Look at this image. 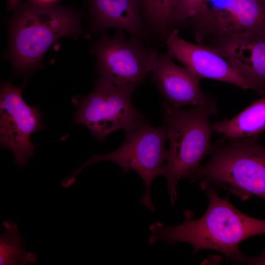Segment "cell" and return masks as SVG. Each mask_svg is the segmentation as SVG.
Listing matches in <instances>:
<instances>
[{"label":"cell","instance_id":"obj_1","mask_svg":"<svg viewBox=\"0 0 265 265\" xmlns=\"http://www.w3.org/2000/svg\"><path fill=\"white\" fill-rule=\"evenodd\" d=\"M200 187L209 199V205L200 218L193 219L192 212H184L182 223L174 226L159 222L149 228L152 236L150 244L164 241L167 245L185 242L193 247V254L205 249L221 252L235 262L242 254L238 246L245 239L265 235V220L251 217L234 207L228 197L220 198L215 189L204 181Z\"/></svg>","mask_w":265,"mask_h":265},{"label":"cell","instance_id":"obj_2","mask_svg":"<svg viewBox=\"0 0 265 265\" xmlns=\"http://www.w3.org/2000/svg\"><path fill=\"white\" fill-rule=\"evenodd\" d=\"M14 7L4 56L17 75L26 76L41 68L45 53L58 39L86 37L82 14L72 8L33 1Z\"/></svg>","mask_w":265,"mask_h":265},{"label":"cell","instance_id":"obj_3","mask_svg":"<svg viewBox=\"0 0 265 265\" xmlns=\"http://www.w3.org/2000/svg\"><path fill=\"white\" fill-rule=\"evenodd\" d=\"M161 107L169 147L161 175L166 180L170 203L173 205L177 198L178 181L189 178L205 157L211 153V138L215 132L209 119L217 114L218 110L215 99L188 109L174 108L164 101Z\"/></svg>","mask_w":265,"mask_h":265},{"label":"cell","instance_id":"obj_4","mask_svg":"<svg viewBox=\"0 0 265 265\" xmlns=\"http://www.w3.org/2000/svg\"><path fill=\"white\" fill-rule=\"evenodd\" d=\"M259 136L223 137L212 145L211 158L189 177L204 181L248 200L256 195L265 201V148Z\"/></svg>","mask_w":265,"mask_h":265},{"label":"cell","instance_id":"obj_5","mask_svg":"<svg viewBox=\"0 0 265 265\" xmlns=\"http://www.w3.org/2000/svg\"><path fill=\"white\" fill-rule=\"evenodd\" d=\"M123 143L115 150L105 154L93 155L85 163L63 179L62 186L68 188L73 185L77 175L86 166L101 161L116 163L126 174L132 169L138 174L143 181L145 192L139 200L145 207L154 212L155 207L150 194V186L154 179L161 175L166 161L168 150L165 147L167 139L163 126H152L143 119L126 130Z\"/></svg>","mask_w":265,"mask_h":265},{"label":"cell","instance_id":"obj_6","mask_svg":"<svg viewBox=\"0 0 265 265\" xmlns=\"http://www.w3.org/2000/svg\"><path fill=\"white\" fill-rule=\"evenodd\" d=\"M135 89L117 86L99 77L90 93L72 98L77 107L73 124L86 126L99 143L116 130H127L146 117L132 103V96Z\"/></svg>","mask_w":265,"mask_h":265},{"label":"cell","instance_id":"obj_7","mask_svg":"<svg viewBox=\"0 0 265 265\" xmlns=\"http://www.w3.org/2000/svg\"><path fill=\"white\" fill-rule=\"evenodd\" d=\"M89 49L96 57L95 70L100 77L117 86L135 89L145 84L156 51L134 36L127 37L122 30L113 36L101 34Z\"/></svg>","mask_w":265,"mask_h":265},{"label":"cell","instance_id":"obj_8","mask_svg":"<svg viewBox=\"0 0 265 265\" xmlns=\"http://www.w3.org/2000/svg\"><path fill=\"white\" fill-rule=\"evenodd\" d=\"M29 76L19 87L8 80L3 83L0 93L1 147L12 151L15 164L21 167L26 166L28 159L34 157L33 150L36 145L30 141V135L46 128L38 106H29L22 97Z\"/></svg>","mask_w":265,"mask_h":265},{"label":"cell","instance_id":"obj_9","mask_svg":"<svg viewBox=\"0 0 265 265\" xmlns=\"http://www.w3.org/2000/svg\"><path fill=\"white\" fill-rule=\"evenodd\" d=\"M185 26L199 44L240 33H265V0H226L220 6L207 3Z\"/></svg>","mask_w":265,"mask_h":265},{"label":"cell","instance_id":"obj_10","mask_svg":"<svg viewBox=\"0 0 265 265\" xmlns=\"http://www.w3.org/2000/svg\"><path fill=\"white\" fill-rule=\"evenodd\" d=\"M167 53L190 71L199 80L210 79L231 83L244 89L252 84L238 73L231 63L210 47L195 44L181 38L172 30L165 42Z\"/></svg>","mask_w":265,"mask_h":265},{"label":"cell","instance_id":"obj_11","mask_svg":"<svg viewBox=\"0 0 265 265\" xmlns=\"http://www.w3.org/2000/svg\"><path fill=\"white\" fill-rule=\"evenodd\" d=\"M206 45L228 60L259 95L265 94V33L244 32L217 38Z\"/></svg>","mask_w":265,"mask_h":265},{"label":"cell","instance_id":"obj_12","mask_svg":"<svg viewBox=\"0 0 265 265\" xmlns=\"http://www.w3.org/2000/svg\"><path fill=\"white\" fill-rule=\"evenodd\" d=\"M166 53L156 50L153 59L151 80L164 101L175 108L188 105L200 106L215 99L201 90L199 79L188 69L174 64Z\"/></svg>","mask_w":265,"mask_h":265},{"label":"cell","instance_id":"obj_13","mask_svg":"<svg viewBox=\"0 0 265 265\" xmlns=\"http://www.w3.org/2000/svg\"><path fill=\"white\" fill-rule=\"evenodd\" d=\"M88 11L94 32L102 34L115 28L142 42L149 36L136 0H88Z\"/></svg>","mask_w":265,"mask_h":265},{"label":"cell","instance_id":"obj_14","mask_svg":"<svg viewBox=\"0 0 265 265\" xmlns=\"http://www.w3.org/2000/svg\"><path fill=\"white\" fill-rule=\"evenodd\" d=\"M214 132L229 138L259 136L265 131V94L231 119L211 125Z\"/></svg>","mask_w":265,"mask_h":265},{"label":"cell","instance_id":"obj_15","mask_svg":"<svg viewBox=\"0 0 265 265\" xmlns=\"http://www.w3.org/2000/svg\"><path fill=\"white\" fill-rule=\"evenodd\" d=\"M149 36L165 42L170 32V23L178 0H136Z\"/></svg>","mask_w":265,"mask_h":265},{"label":"cell","instance_id":"obj_16","mask_svg":"<svg viewBox=\"0 0 265 265\" xmlns=\"http://www.w3.org/2000/svg\"><path fill=\"white\" fill-rule=\"evenodd\" d=\"M5 230L0 236V265H19L35 264L37 256L25 250L24 240L12 220L4 221Z\"/></svg>","mask_w":265,"mask_h":265},{"label":"cell","instance_id":"obj_17","mask_svg":"<svg viewBox=\"0 0 265 265\" xmlns=\"http://www.w3.org/2000/svg\"><path fill=\"white\" fill-rule=\"evenodd\" d=\"M208 0H178L170 23L171 31L185 26L187 21L207 3Z\"/></svg>","mask_w":265,"mask_h":265},{"label":"cell","instance_id":"obj_18","mask_svg":"<svg viewBox=\"0 0 265 265\" xmlns=\"http://www.w3.org/2000/svg\"><path fill=\"white\" fill-rule=\"evenodd\" d=\"M235 263L248 265H265V250L259 255L246 257L241 254Z\"/></svg>","mask_w":265,"mask_h":265},{"label":"cell","instance_id":"obj_19","mask_svg":"<svg viewBox=\"0 0 265 265\" xmlns=\"http://www.w3.org/2000/svg\"><path fill=\"white\" fill-rule=\"evenodd\" d=\"M56 0H32V1L41 3L53 4V2Z\"/></svg>","mask_w":265,"mask_h":265}]
</instances>
